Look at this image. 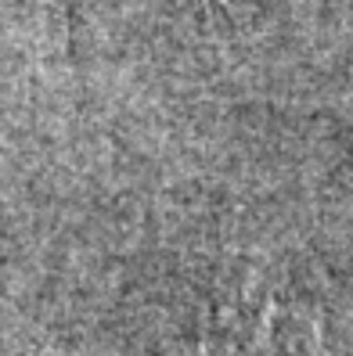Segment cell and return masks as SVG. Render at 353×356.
<instances>
[{
  "label": "cell",
  "mask_w": 353,
  "mask_h": 356,
  "mask_svg": "<svg viewBox=\"0 0 353 356\" xmlns=\"http://www.w3.org/2000/svg\"><path fill=\"white\" fill-rule=\"evenodd\" d=\"M51 4H69V0H51Z\"/></svg>",
  "instance_id": "obj_1"
},
{
  "label": "cell",
  "mask_w": 353,
  "mask_h": 356,
  "mask_svg": "<svg viewBox=\"0 0 353 356\" xmlns=\"http://www.w3.org/2000/svg\"><path fill=\"white\" fill-rule=\"evenodd\" d=\"M220 4H231V0H220Z\"/></svg>",
  "instance_id": "obj_2"
}]
</instances>
